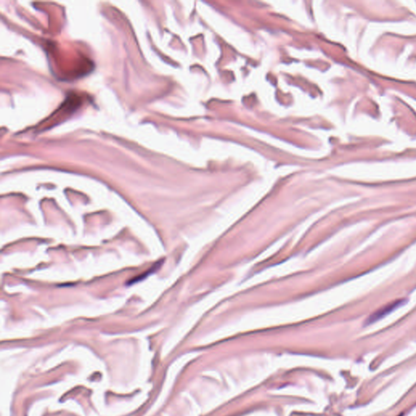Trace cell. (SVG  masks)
Listing matches in <instances>:
<instances>
[{"label": "cell", "instance_id": "1", "mask_svg": "<svg viewBox=\"0 0 416 416\" xmlns=\"http://www.w3.org/2000/svg\"><path fill=\"white\" fill-rule=\"evenodd\" d=\"M400 303H400L399 301H397V302H394V303H390L389 305L385 306L384 307L381 308L380 310H379L378 311H377V312L374 313L373 315H371V316L368 318V320H367V325H370V324H372V323L376 322L377 320L381 319L382 317H384V316H385V315L389 314V312H391L392 310H394L395 308L398 307Z\"/></svg>", "mask_w": 416, "mask_h": 416}]
</instances>
